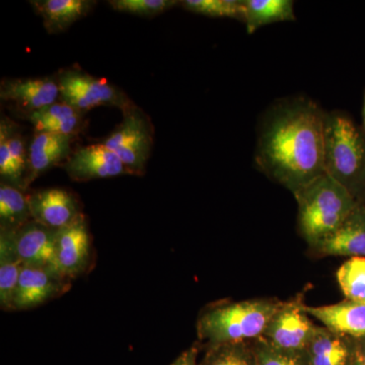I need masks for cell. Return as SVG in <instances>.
Masks as SVG:
<instances>
[{"label": "cell", "mask_w": 365, "mask_h": 365, "mask_svg": "<svg viewBox=\"0 0 365 365\" xmlns=\"http://www.w3.org/2000/svg\"><path fill=\"white\" fill-rule=\"evenodd\" d=\"M319 256L365 258V207L359 202L332 235L311 247Z\"/></svg>", "instance_id": "cell-14"}, {"label": "cell", "mask_w": 365, "mask_h": 365, "mask_svg": "<svg viewBox=\"0 0 365 365\" xmlns=\"http://www.w3.org/2000/svg\"><path fill=\"white\" fill-rule=\"evenodd\" d=\"M62 102L78 111H88L98 106H116L124 113L133 105L104 78H98L78 71H68L58 78Z\"/></svg>", "instance_id": "cell-5"}, {"label": "cell", "mask_w": 365, "mask_h": 365, "mask_svg": "<svg viewBox=\"0 0 365 365\" xmlns=\"http://www.w3.org/2000/svg\"><path fill=\"white\" fill-rule=\"evenodd\" d=\"M64 168L68 176L78 182L130 175L121 158L104 143L91 144L74 150Z\"/></svg>", "instance_id": "cell-9"}, {"label": "cell", "mask_w": 365, "mask_h": 365, "mask_svg": "<svg viewBox=\"0 0 365 365\" xmlns=\"http://www.w3.org/2000/svg\"><path fill=\"white\" fill-rule=\"evenodd\" d=\"M24 267L14 232L1 230L0 234V304L2 309H13L14 292Z\"/></svg>", "instance_id": "cell-19"}, {"label": "cell", "mask_w": 365, "mask_h": 365, "mask_svg": "<svg viewBox=\"0 0 365 365\" xmlns=\"http://www.w3.org/2000/svg\"><path fill=\"white\" fill-rule=\"evenodd\" d=\"M200 365H257L253 347L248 342L209 346Z\"/></svg>", "instance_id": "cell-23"}, {"label": "cell", "mask_w": 365, "mask_h": 365, "mask_svg": "<svg viewBox=\"0 0 365 365\" xmlns=\"http://www.w3.org/2000/svg\"><path fill=\"white\" fill-rule=\"evenodd\" d=\"M282 302L258 299L212 307L199 319V337L209 346L259 339Z\"/></svg>", "instance_id": "cell-4"}, {"label": "cell", "mask_w": 365, "mask_h": 365, "mask_svg": "<svg viewBox=\"0 0 365 365\" xmlns=\"http://www.w3.org/2000/svg\"><path fill=\"white\" fill-rule=\"evenodd\" d=\"M362 129H364L365 132V91L364 93V103H362Z\"/></svg>", "instance_id": "cell-31"}, {"label": "cell", "mask_w": 365, "mask_h": 365, "mask_svg": "<svg viewBox=\"0 0 365 365\" xmlns=\"http://www.w3.org/2000/svg\"><path fill=\"white\" fill-rule=\"evenodd\" d=\"M299 299L282 302L271 319L263 338L270 344L289 351H304L317 325L302 309Z\"/></svg>", "instance_id": "cell-7"}, {"label": "cell", "mask_w": 365, "mask_h": 365, "mask_svg": "<svg viewBox=\"0 0 365 365\" xmlns=\"http://www.w3.org/2000/svg\"><path fill=\"white\" fill-rule=\"evenodd\" d=\"M72 136L36 132L29 148L26 187L42 173L71 155Z\"/></svg>", "instance_id": "cell-17"}, {"label": "cell", "mask_w": 365, "mask_h": 365, "mask_svg": "<svg viewBox=\"0 0 365 365\" xmlns=\"http://www.w3.org/2000/svg\"><path fill=\"white\" fill-rule=\"evenodd\" d=\"M337 280L346 299L365 304V258H350L341 266Z\"/></svg>", "instance_id": "cell-22"}, {"label": "cell", "mask_w": 365, "mask_h": 365, "mask_svg": "<svg viewBox=\"0 0 365 365\" xmlns=\"http://www.w3.org/2000/svg\"><path fill=\"white\" fill-rule=\"evenodd\" d=\"M0 97L31 114L57 102L58 81L51 78L6 79L1 83Z\"/></svg>", "instance_id": "cell-13"}, {"label": "cell", "mask_w": 365, "mask_h": 365, "mask_svg": "<svg viewBox=\"0 0 365 365\" xmlns=\"http://www.w3.org/2000/svg\"><path fill=\"white\" fill-rule=\"evenodd\" d=\"M182 4L191 13L213 18H232L245 23L244 0H185Z\"/></svg>", "instance_id": "cell-24"}, {"label": "cell", "mask_w": 365, "mask_h": 365, "mask_svg": "<svg viewBox=\"0 0 365 365\" xmlns=\"http://www.w3.org/2000/svg\"><path fill=\"white\" fill-rule=\"evenodd\" d=\"M151 143L148 119L133 107L125 113L123 122L103 143L121 158L129 174L141 175L150 158Z\"/></svg>", "instance_id": "cell-6"}, {"label": "cell", "mask_w": 365, "mask_h": 365, "mask_svg": "<svg viewBox=\"0 0 365 365\" xmlns=\"http://www.w3.org/2000/svg\"><path fill=\"white\" fill-rule=\"evenodd\" d=\"M325 170L359 201L365 191V132L347 113H326Z\"/></svg>", "instance_id": "cell-3"}, {"label": "cell", "mask_w": 365, "mask_h": 365, "mask_svg": "<svg viewBox=\"0 0 365 365\" xmlns=\"http://www.w3.org/2000/svg\"><path fill=\"white\" fill-rule=\"evenodd\" d=\"M177 4L174 0H113L110 2L115 11L143 16H158Z\"/></svg>", "instance_id": "cell-26"}, {"label": "cell", "mask_w": 365, "mask_h": 365, "mask_svg": "<svg viewBox=\"0 0 365 365\" xmlns=\"http://www.w3.org/2000/svg\"><path fill=\"white\" fill-rule=\"evenodd\" d=\"M355 361L365 365V337L355 339Z\"/></svg>", "instance_id": "cell-30"}, {"label": "cell", "mask_w": 365, "mask_h": 365, "mask_svg": "<svg viewBox=\"0 0 365 365\" xmlns=\"http://www.w3.org/2000/svg\"><path fill=\"white\" fill-rule=\"evenodd\" d=\"M300 235L313 247L333 234L359 201L329 175L314 180L294 194Z\"/></svg>", "instance_id": "cell-2"}, {"label": "cell", "mask_w": 365, "mask_h": 365, "mask_svg": "<svg viewBox=\"0 0 365 365\" xmlns=\"http://www.w3.org/2000/svg\"><path fill=\"white\" fill-rule=\"evenodd\" d=\"M31 217L46 227L58 230L74 222L79 215L78 205L63 189H45L28 196Z\"/></svg>", "instance_id": "cell-12"}, {"label": "cell", "mask_w": 365, "mask_h": 365, "mask_svg": "<svg viewBox=\"0 0 365 365\" xmlns=\"http://www.w3.org/2000/svg\"><path fill=\"white\" fill-rule=\"evenodd\" d=\"M307 316L314 317L324 327L353 339L365 337V304L345 299L329 306H302Z\"/></svg>", "instance_id": "cell-15"}, {"label": "cell", "mask_w": 365, "mask_h": 365, "mask_svg": "<svg viewBox=\"0 0 365 365\" xmlns=\"http://www.w3.org/2000/svg\"><path fill=\"white\" fill-rule=\"evenodd\" d=\"M326 112L311 98H283L262 117L255 163L272 181L297 193L326 174Z\"/></svg>", "instance_id": "cell-1"}, {"label": "cell", "mask_w": 365, "mask_h": 365, "mask_svg": "<svg viewBox=\"0 0 365 365\" xmlns=\"http://www.w3.org/2000/svg\"><path fill=\"white\" fill-rule=\"evenodd\" d=\"M257 365H311L304 351L275 347L263 337L252 343Z\"/></svg>", "instance_id": "cell-25"}, {"label": "cell", "mask_w": 365, "mask_h": 365, "mask_svg": "<svg viewBox=\"0 0 365 365\" xmlns=\"http://www.w3.org/2000/svg\"><path fill=\"white\" fill-rule=\"evenodd\" d=\"M36 11L44 20L46 30L59 33L86 16L93 6L88 0H38L31 1Z\"/></svg>", "instance_id": "cell-18"}, {"label": "cell", "mask_w": 365, "mask_h": 365, "mask_svg": "<svg viewBox=\"0 0 365 365\" xmlns=\"http://www.w3.org/2000/svg\"><path fill=\"white\" fill-rule=\"evenodd\" d=\"M91 241L85 216L56 232V254L60 273L64 277H76L85 270L90 259Z\"/></svg>", "instance_id": "cell-11"}, {"label": "cell", "mask_w": 365, "mask_h": 365, "mask_svg": "<svg viewBox=\"0 0 365 365\" xmlns=\"http://www.w3.org/2000/svg\"><path fill=\"white\" fill-rule=\"evenodd\" d=\"M81 114V111L76 110V108L66 104V103H55L43 109L38 110L29 114V119L31 123L35 126V129L40 128L43 125L51 123V122L57 121V120L67 119Z\"/></svg>", "instance_id": "cell-27"}, {"label": "cell", "mask_w": 365, "mask_h": 365, "mask_svg": "<svg viewBox=\"0 0 365 365\" xmlns=\"http://www.w3.org/2000/svg\"><path fill=\"white\" fill-rule=\"evenodd\" d=\"M359 202L361 204V205H364L365 207V191L364 192V194H362V195L360 196V198L359 199Z\"/></svg>", "instance_id": "cell-32"}, {"label": "cell", "mask_w": 365, "mask_h": 365, "mask_svg": "<svg viewBox=\"0 0 365 365\" xmlns=\"http://www.w3.org/2000/svg\"><path fill=\"white\" fill-rule=\"evenodd\" d=\"M353 365H359V364H357L356 361H354V364H353Z\"/></svg>", "instance_id": "cell-33"}, {"label": "cell", "mask_w": 365, "mask_h": 365, "mask_svg": "<svg viewBox=\"0 0 365 365\" xmlns=\"http://www.w3.org/2000/svg\"><path fill=\"white\" fill-rule=\"evenodd\" d=\"M304 352L311 365H353L355 339L317 326Z\"/></svg>", "instance_id": "cell-16"}, {"label": "cell", "mask_w": 365, "mask_h": 365, "mask_svg": "<svg viewBox=\"0 0 365 365\" xmlns=\"http://www.w3.org/2000/svg\"><path fill=\"white\" fill-rule=\"evenodd\" d=\"M56 232L33 220L13 232L16 251L24 265L46 269L63 276L57 262Z\"/></svg>", "instance_id": "cell-8"}, {"label": "cell", "mask_w": 365, "mask_h": 365, "mask_svg": "<svg viewBox=\"0 0 365 365\" xmlns=\"http://www.w3.org/2000/svg\"><path fill=\"white\" fill-rule=\"evenodd\" d=\"M247 32L253 34L261 26L279 21H295L292 0H244Z\"/></svg>", "instance_id": "cell-20"}, {"label": "cell", "mask_w": 365, "mask_h": 365, "mask_svg": "<svg viewBox=\"0 0 365 365\" xmlns=\"http://www.w3.org/2000/svg\"><path fill=\"white\" fill-rule=\"evenodd\" d=\"M197 354L198 351L196 347L190 348L187 351L182 353L172 365H200L197 364Z\"/></svg>", "instance_id": "cell-29"}, {"label": "cell", "mask_w": 365, "mask_h": 365, "mask_svg": "<svg viewBox=\"0 0 365 365\" xmlns=\"http://www.w3.org/2000/svg\"><path fill=\"white\" fill-rule=\"evenodd\" d=\"M68 280L46 269L24 265L14 292L13 309H30L68 289Z\"/></svg>", "instance_id": "cell-10"}, {"label": "cell", "mask_w": 365, "mask_h": 365, "mask_svg": "<svg viewBox=\"0 0 365 365\" xmlns=\"http://www.w3.org/2000/svg\"><path fill=\"white\" fill-rule=\"evenodd\" d=\"M28 197L21 189L7 182L0 185V227L1 230L16 232L30 222Z\"/></svg>", "instance_id": "cell-21"}, {"label": "cell", "mask_w": 365, "mask_h": 365, "mask_svg": "<svg viewBox=\"0 0 365 365\" xmlns=\"http://www.w3.org/2000/svg\"><path fill=\"white\" fill-rule=\"evenodd\" d=\"M81 125V114L67 118V119L57 120L43 125L40 128L36 129L37 132H50V133L60 134V135L72 136L78 132Z\"/></svg>", "instance_id": "cell-28"}]
</instances>
